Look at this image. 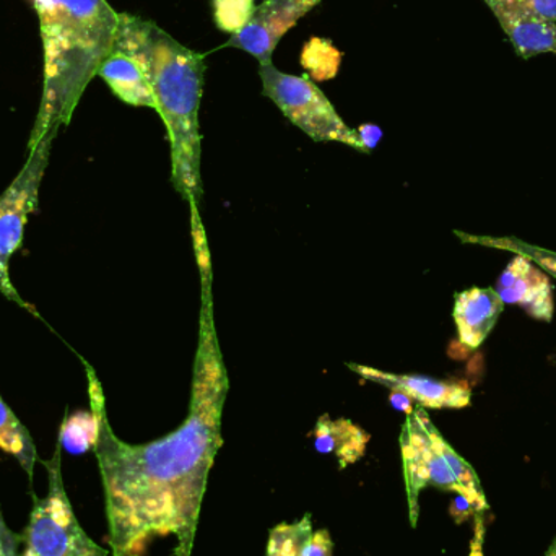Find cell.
Listing matches in <instances>:
<instances>
[{"instance_id":"obj_18","label":"cell","mask_w":556,"mask_h":556,"mask_svg":"<svg viewBox=\"0 0 556 556\" xmlns=\"http://www.w3.org/2000/svg\"><path fill=\"white\" fill-rule=\"evenodd\" d=\"M212 7L215 25L231 35L241 31L256 10L254 0H212Z\"/></svg>"},{"instance_id":"obj_9","label":"cell","mask_w":556,"mask_h":556,"mask_svg":"<svg viewBox=\"0 0 556 556\" xmlns=\"http://www.w3.org/2000/svg\"><path fill=\"white\" fill-rule=\"evenodd\" d=\"M349 368L365 381L384 386L389 391L402 392L421 408H464L470 405L472 399L470 386L464 381H444L420 375H395L355 363H349Z\"/></svg>"},{"instance_id":"obj_20","label":"cell","mask_w":556,"mask_h":556,"mask_svg":"<svg viewBox=\"0 0 556 556\" xmlns=\"http://www.w3.org/2000/svg\"><path fill=\"white\" fill-rule=\"evenodd\" d=\"M20 545H22V535L10 531L0 509V556H20Z\"/></svg>"},{"instance_id":"obj_8","label":"cell","mask_w":556,"mask_h":556,"mask_svg":"<svg viewBox=\"0 0 556 556\" xmlns=\"http://www.w3.org/2000/svg\"><path fill=\"white\" fill-rule=\"evenodd\" d=\"M319 3L320 0H266L254 10L248 25L231 35L225 46L254 55L261 65H270L285 33Z\"/></svg>"},{"instance_id":"obj_11","label":"cell","mask_w":556,"mask_h":556,"mask_svg":"<svg viewBox=\"0 0 556 556\" xmlns=\"http://www.w3.org/2000/svg\"><path fill=\"white\" fill-rule=\"evenodd\" d=\"M503 304L525 307L535 319L551 323L554 317V288L547 274L529 257L518 256L508 264L495 288Z\"/></svg>"},{"instance_id":"obj_15","label":"cell","mask_w":556,"mask_h":556,"mask_svg":"<svg viewBox=\"0 0 556 556\" xmlns=\"http://www.w3.org/2000/svg\"><path fill=\"white\" fill-rule=\"evenodd\" d=\"M0 451L15 457L16 463L28 473L29 480L33 479V469L38 459L35 441L25 425L16 418L12 408L3 401L2 395H0Z\"/></svg>"},{"instance_id":"obj_22","label":"cell","mask_w":556,"mask_h":556,"mask_svg":"<svg viewBox=\"0 0 556 556\" xmlns=\"http://www.w3.org/2000/svg\"><path fill=\"white\" fill-rule=\"evenodd\" d=\"M356 132H358V137L359 140H362L363 150H365V152H371L382 136L381 129L372 126V124H363V126H359L358 129H356Z\"/></svg>"},{"instance_id":"obj_10","label":"cell","mask_w":556,"mask_h":556,"mask_svg":"<svg viewBox=\"0 0 556 556\" xmlns=\"http://www.w3.org/2000/svg\"><path fill=\"white\" fill-rule=\"evenodd\" d=\"M522 59L556 54V25L531 9L525 0H485Z\"/></svg>"},{"instance_id":"obj_3","label":"cell","mask_w":556,"mask_h":556,"mask_svg":"<svg viewBox=\"0 0 556 556\" xmlns=\"http://www.w3.org/2000/svg\"><path fill=\"white\" fill-rule=\"evenodd\" d=\"M45 48V87L28 149L55 139L113 49L119 13L106 0H35Z\"/></svg>"},{"instance_id":"obj_27","label":"cell","mask_w":556,"mask_h":556,"mask_svg":"<svg viewBox=\"0 0 556 556\" xmlns=\"http://www.w3.org/2000/svg\"><path fill=\"white\" fill-rule=\"evenodd\" d=\"M545 556H556V538L555 541L552 542L551 547H548L547 554Z\"/></svg>"},{"instance_id":"obj_14","label":"cell","mask_w":556,"mask_h":556,"mask_svg":"<svg viewBox=\"0 0 556 556\" xmlns=\"http://www.w3.org/2000/svg\"><path fill=\"white\" fill-rule=\"evenodd\" d=\"M314 447L323 454H333L339 460L340 469H346L365 456L369 433L346 418H330L323 415L316 421L313 433Z\"/></svg>"},{"instance_id":"obj_2","label":"cell","mask_w":556,"mask_h":556,"mask_svg":"<svg viewBox=\"0 0 556 556\" xmlns=\"http://www.w3.org/2000/svg\"><path fill=\"white\" fill-rule=\"evenodd\" d=\"M142 65L172 146V178L176 191L199 207L202 199V137L199 126L204 58L176 41L152 20L119 13L114 45Z\"/></svg>"},{"instance_id":"obj_23","label":"cell","mask_w":556,"mask_h":556,"mask_svg":"<svg viewBox=\"0 0 556 556\" xmlns=\"http://www.w3.org/2000/svg\"><path fill=\"white\" fill-rule=\"evenodd\" d=\"M529 7L544 18L556 23V0H525Z\"/></svg>"},{"instance_id":"obj_6","label":"cell","mask_w":556,"mask_h":556,"mask_svg":"<svg viewBox=\"0 0 556 556\" xmlns=\"http://www.w3.org/2000/svg\"><path fill=\"white\" fill-rule=\"evenodd\" d=\"M264 94L276 103L291 124L314 142H339L365 152L356 129L346 126L329 98L307 75H290L270 65H261Z\"/></svg>"},{"instance_id":"obj_7","label":"cell","mask_w":556,"mask_h":556,"mask_svg":"<svg viewBox=\"0 0 556 556\" xmlns=\"http://www.w3.org/2000/svg\"><path fill=\"white\" fill-rule=\"evenodd\" d=\"M52 143L54 139H45L28 149L25 165L0 194V293L26 309H29L28 303L20 296L10 278V261L22 248L29 215L39 208V191L51 159Z\"/></svg>"},{"instance_id":"obj_16","label":"cell","mask_w":556,"mask_h":556,"mask_svg":"<svg viewBox=\"0 0 556 556\" xmlns=\"http://www.w3.org/2000/svg\"><path fill=\"white\" fill-rule=\"evenodd\" d=\"M313 534L311 516L298 522L278 525L270 531L266 556H303L304 545Z\"/></svg>"},{"instance_id":"obj_4","label":"cell","mask_w":556,"mask_h":556,"mask_svg":"<svg viewBox=\"0 0 556 556\" xmlns=\"http://www.w3.org/2000/svg\"><path fill=\"white\" fill-rule=\"evenodd\" d=\"M399 443L412 528H417L420 493L428 486L464 496L477 513L490 508L476 470L444 440L425 408H414L407 415Z\"/></svg>"},{"instance_id":"obj_26","label":"cell","mask_w":556,"mask_h":556,"mask_svg":"<svg viewBox=\"0 0 556 556\" xmlns=\"http://www.w3.org/2000/svg\"><path fill=\"white\" fill-rule=\"evenodd\" d=\"M535 260L539 261V263L542 264V266L545 267V269L548 270V273L554 274L556 276V256L555 254H548V253H539L534 254Z\"/></svg>"},{"instance_id":"obj_21","label":"cell","mask_w":556,"mask_h":556,"mask_svg":"<svg viewBox=\"0 0 556 556\" xmlns=\"http://www.w3.org/2000/svg\"><path fill=\"white\" fill-rule=\"evenodd\" d=\"M473 518H476L473 519V535L467 556H485V518H483V513H476Z\"/></svg>"},{"instance_id":"obj_17","label":"cell","mask_w":556,"mask_h":556,"mask_svg":"<svg viewBox=\"0 0 556 556\" xmlns=\"http://www.w3.org/2000/svg\"><path fill=\"white\" fill-rule=\"evenodd\" d=\"M98 437V420L93 412H78L62 424L59 444L71 454H84L93 450Z\"/></svg>"},{"instance_id":"obj_24","label":"cell","mask_w":556,"mask_h":556,"mask_svg":"<svg viewBox=\"0 0 556 556\" xmlns=\"http://www.w3.org/2000/svg\"><path fill=\"white\" fill-rule=\"evenodd\" d=\"M476 508H473L469 500L464 498V496H457L453 508V516L457 518V521H464V519L469 518L470 515H476Z\"/></svg>"},{"instance_id":"obj_5","label":"cell","mask_w":556,"mask_h":556,"mask_svg":"<svg viewBox=\"0 0 556 556\" xmlns=\"http://www.w3.org/2000/svg\"><path fill=\"white\" fill-rule=\"evenodd\" d=\"M49 473L48 495L33 496L28 526L22 534L20 556H110L81 528L65 492L61 472V444L54 459L46 463Z\"/></svg>"},{"instance_id":"obj_1","label":"cell","mask_w":556,"mask_h":556,"mask_svg":"<svg viewBox=\"0 0 556 556\" xmlns=\"http://www.w3.org/2000/svg\"><path fill=\"white\" fill-rule=\"evenodd\" d=\"M201 274L199 342L186 420L172 433L146 444L114 434L103 389L88 366L94 443L104 500L111 556H139L153 538L175 535V556H191L208 473L224 444L222 417L230 391L227 365L215 326L212 260L202 220L191 224Z\"/></svg>"},{"instance_id":"obj_13","label":"cell","mask_w":556,"mask_h":556,"mask_svg":"<svg viewBox=\"0 0 556 556\" xmlns=\"http://www.w3.org/2000/svg\"><path fill=\"white\" fill-rule=\"evenodd\" d=\"M97 77L103 78L111 91L123 103L156 110L155 97L142 65L123 49L113 46L110 54L98 68Z\"/></svg>"},{"instance_id":"obj_19","label":"cell","mask_w":556,"mask_h":556,"mask_svg":"<svg viewBox=\"0 0 556 556\" xmlns=\"http://www.w3.org/2000/svg\"><path fill=\"white\" fill-rule=\"evenodd\" d=\"M333 542L327 531H317L311 534L304 545L303 556H332Z\"/></svg>"},{"instance_id":"obj_25","label":"cell","mask_w":556,"mask_h":556,"mask_svg":"<svg viewBox=\"0 0 556 556\" xmlns=\"http://www.w3.org/2000/svg\"><path fill=\"white\" fill-rule=\"evenodd\" d=\"M391 404L394 405L397 410L405 412L407 415L414 412V402H412L407 395L402 394V392L391 391Z\"/></svg>"},{"instance_id":"obj_12","label":"cell","mask_w":556,"mask_h":556,"mask_svg":"<svg viewBox=\"0 0 556 556\" xmlns=\"http://www.w3.org/2000/svg\"><path fill=\"white\" fill-rule=\"evenodd\" d=\"M503 301L493 288H469L454 301V323L460 343L467 349H479L498 323Z\"/></svg>"}]
</instances>
